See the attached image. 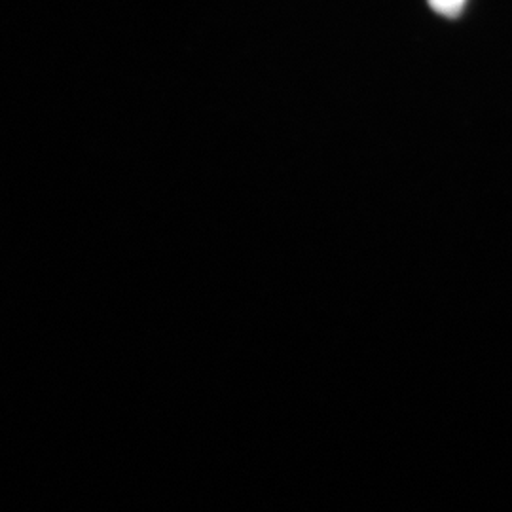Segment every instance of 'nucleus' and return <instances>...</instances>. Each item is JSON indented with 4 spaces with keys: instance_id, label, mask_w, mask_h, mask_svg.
<instances>
[{
    "instance_id": "nucleus-1",
    "label": "nucleus",
    "mask_w": 512,
    "mask_h": 512,
    "mask_svg": "<svg viewBox=\"0 0 512 512\" xmlns=\"http://www.w3.org/2000/svg\"><path fill=\"white\" fill-rule=\"evenodd\" d=\"M467 0H429V6L440 14V16H446V18H456L463 8H465Z\"/></svg>"
}]
</instances>
